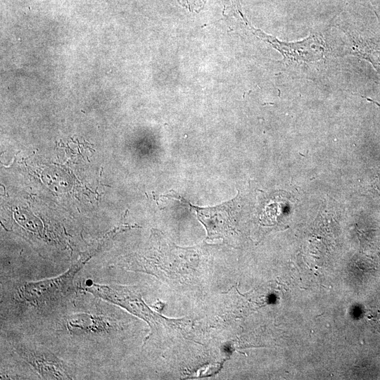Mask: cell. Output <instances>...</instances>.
I'll return each mask as SVG.
<instances>
[{
    "label": "cell",
    "mask_w": 380,
    "mask_h": 380,
    "mask_svg": "<svg viewBox=\"0 0 380 380\" xmlns=\"http://www.w3.org/2000/svg\"><path fill=\"white\" fill-rule=\"evenodd\" d=\"M98 250L83 253L66 272L56 277L26 283L20 289L22 298L37 306H43L59 301L70 293L73 289V279L75 274L97 253Z\"/></svg>",
    "instance_id": "1"
},
{
    "label": "cell",
    "mask_w": 380,
    "mask_h": 380,
    "mask_svg": "<svg viewBox=\"0 0 380 380\" xmlns=\"http://www.w3.org/2000/svg\"><path fill=\"white\" fill-rule=\"evenodd\" d=\"M16 352L32 366L44 379H71L72 374L69 367L61 360L41 347L20 344Z\"/></svg>",
    "instance_id": "2"
},
{
    "label": "cell",
    "mask_w": 380,
    "mask_h": 380,
    "mask_svg": "<svg viewBox=\"0 0 380 380\" xmlns=\"http://www.w3.org/2000/svg\"><path fill=\"white\" fill-rule=\"evenodd\" d=\"M253 30L255 34L271 44L288 60L296 62H311L319 60L324 55L322 43L315 35H310L299 42H284L267 35L260 30Z\"/></svg>",
    "instance_id": "3"
},
{
    "label": "cell",
    "mask_w": 380,
    "mask_h": 380,
    "mask_svg": "<svg viewBox=\"0 0 380 380\" xmlns=\"http://www.w3.org/2000/svg\"><path fill=\"white\" fill-rule=\"evenodd\" d=\"M189 205L196 211L198 218L205 227L210 238L222 236L230 229L233 201L213 208Z\"/></svg>",
    "instance_id": "4"
},
{
    "label": "cell",
    "mask_w": 380,
    "mask_h": 380,
    "mask_svg": "<svg viewBox=\"0 0 380 380\" xmlns=\"http://www.w3.org/2000/svg\"><path fill=\"white\" fill-rule=\"evenodd\" d=\"M68 326L70 331L75 333L76 330L86 332L108 331L112 325L109 318L80 314L71 317Z\"/></svg>",
    "instance_id": "5"
}]
</instances>
